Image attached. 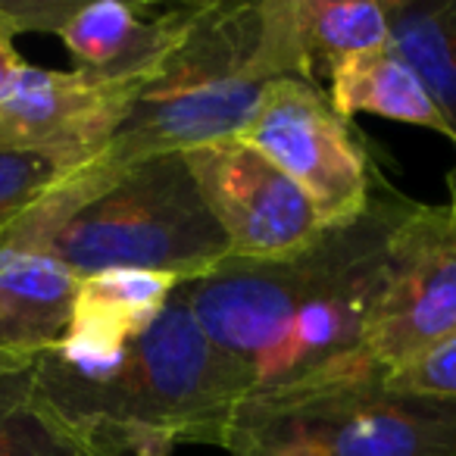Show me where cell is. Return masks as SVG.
Listing matches in <instances>:
<instances>
[{"instance_id": "7", "label": "cell", "mask_w": 456, "mask_h": 456, "mask_svg": "<svg viewBox=\"0 0 456 456\" xmlns=\"http://www.w3.org/2000/svg\"><path fill=\"white\" fill-rule=\"evenodd\" d=\"M456 331V209L416 203L391 241L362 366L391 375Z\"/></svg>"}, {"instance_id": "19", "label": "cell", "mask_w": 456, "mask_h": 456, "mask_svg": "<svg viewBox=\"0 0 456 456\" xmlns=\"http://www.w3.org/2000/svg\"><path fill=\"white\" fill-rule=\"evenodd\" d=\"M22 63H26V60L20 57V51H16V35L4 26V20H0V101L7 97L10 85H13L16 72L22 69Z\"/></svg>"}, {"instance_id": "18", "label": "cell", "mask_w": 456, "mask_h": 456, "mask_svg": "<svg viewBox=\"0 0 456 456\" xmlns=\"http://www.w3.org/2000/svg\"><path fill=\"white\" fill-rule=\"evenodd\" d=\"M385 385L403 394H419V397L456 400V331L406 362L403 369L385 375Z\"/></svg>"}, {"instance_id": "6", "label": "cell", "mask_w": 456, "mask_h": 456, "mask_svg": "<svg viewBox=\"0 0 456 456\" xmlns=\"http://www.w3.org/2000/svg\"><path fill=\"white\" fill-rule=\"evenodd\" d=\"M241 138L310 197L325 232L354 222L372 203L379 178L366 151L316 82H273Z\"/></svg>"}, {"instance_id": "1", "label": "cell", "mask_w": 456, "mask_h": 456, "mask_svg": "<svg viewBox=\"0 0 456 456\" xmlns=\"http://www.w3.org/2000/svg\"><path fill=\"white\" fill-rule=\"evenodd\" d=\"M279 78L313 82L291 0H200L175 47L141 82L116 138L38 207H76L128 166L241 138Z\"/></svg>"}, {"instance_id": "3", "label": "cell", "mask_w": 456, "mask_h": 456, "mask_svg": "<svg viewBox=\"0 0 456 456\" xmlns=\"http://www.w3.org/2000/svg\"><path fill=\"white\" fill-rule=\"evenodd\" d=\"M7 241L51 250L78 279L144 269L191 281L232 256L182 153L116 172L76 207H35Z\"/></svg>"}, {"instance_id": "20", "label": "cell", "mask_w": 456, "mask_h": 456, "mask_svg": "<svg viewBox=\"0 0 456 456\" xmlns=\"http://www.w3.org/2000/svg\"><path fill=\"white\" fill-rule=\"evenodd\" d=\"M447 188H450V207L456 209V163H453V169L447 172Z\"/></svg>"}, {"instance_id": "13", "label": "cell", "mask_w": 456, "mask_h": 456, "mask_svg": "<svg viewBox=\"0 0 456 456\" xmlns=\"http://www.w3.org/2000/svg\"><path fill=\"white\" fill-rule=\"evenodd\" d=\"M182 279L144 269H107L78 279L69 335L134 344L169 306Z\"/></svg>"}, {"instance_id": "14", "label": "cell", "mask_w": 456, "mask_h": 456, "mask_svg": "<svg viewBox=\"0 0 456 456\" xmlns=\"http://www.w3.org/2000/svg\"><path fill=\"white\" fill-rule=\"evenodd\" d=\"M387 47L422 78L456 147V0H391Z\"/></svg>"}, {"instance_id": "12", "label": "cell", "mask_w": 456, "mask_h": 456, "mask_svg": "<svg viewBox=\"0 0 456 456\" xmlns=\"http://www.w3.org/2000/svg\"><path fill=\"white\" fill-rule=\"evenodd\" d=\"M329 101L341 119L375 113L381 119L406 122L447 138L441 110L435 107L422 78L391 47L344 57L329 66Z\"/></svg>"}, {"instance_id": "4", "label": "cell", "mask_w": 456, "mask_h": 456, "mask_svg": "<svg viewBox=\"0 0 456 456\" xmlns=\"http://www.w3.org/2000/svg\"><path fill=\"white\" fill-rule=\"evenodd\" d=\"M412 209V197L379 178L366 213L319 238V273L281 341L256 369L254 394L304 391L372 375L362 366V341L385 285L391 241Z\"/></svg>"}, {"instance_id": "2", "label": "cell", "mask_w": 456, "mask_h": 456, "mask_svg": "<svg viewBox=\"0 0 456 456\" xmlns=\"http://www.w3.org/2000/svg\"><path fill=\"white\" fill-rule=\"evenodd\" d=\"M53 412L126 456H169L175 444L222 447L256 375L222 354L178 297L132 344L113 379L97 387H45Z\"/></svg>"}, {"instance_id": "15", "label": "cell", "mask_w": 456, "mask_h": 456, "mask_svg": "<svg viewBox=\"0 0 456 456\" xmlns=\"http://www.w3.org/2000/svg\"><path fill=\"white\" fill-rule=\"evenodd\" d=\"M0 456H126L66 422L41 400L35 375H0Z\"/></svg>"}, {"instance_id": "21", "label": "cell", "mask_w": 456, "mask_h": 456, "mask_svg": "<svg viewBox=\"0 0 456 456\" xmlns=\"http://www.w3.org/2000/svg\"><path fill=\"white\" fill-rule=\"evenodd\" d=\"M279 456H316V453H279Z\"/></svg>"}, {"instance_id": "11", "label": "cell", "mask_w": 456, "mask_h": 456, "mask_svg": "<svg viewBox=\"0 0 456 456\" xmlns=\"http://www.w3.org/2000/svg\"><path fill=\"white\" fill-rule=\"evenodd\" d=\"M78 275L51 250L0 244V375L28 372L69 331Z\"/></svg>"}, {"instance_id": "8", "label": "cell", "mask_w": 456, "mask_h": 456, "mask_svg": "<svg viewBox=\"0 0 456 456\" xmlns=\"http://www.w3.org/2000/svg\"><path fill=\"white\" fill-rule=\"evenodd\" d=\"M235 260H291L325 235L310 197L244 138L182 153Z\"/></svg>"}, {"instance_id": "10", "label": "cell", "mask_w": 456, "mask_h": 456, "mask_svg": "<svg viewBox=\"0 0 456 456\" xmlns=\"http://www.w3.org/2000/svg\"><path fill=\"white\" fill-rule=\"evenodd\" d=\"M197 4L147 7L119 0L69 4L57 26V38L72 57V69L91 78L126 82L147 78L188 28Z\"/></svg>"}, {"instance_id": "16", "label": "cell", "mask_w": 456, "mask_h": 456, "mask_svg": "<svg viewBox=\"0 0 456 456\" xmlns=\"http://www.w3.org/2000/svg\"><path fill=\"white\" fill-rule=\"evenodd\" d=\"M300 51L316 69L391 45V0H291Z\"/></svg>"}, {"instance_id": "9", "label": "cell", "mask_w": 456, "mask_h": 456, "mask_svg": "<svg viewBox=\"0 0 456 456\" xmlns=\"http://www.w3.org/2000/svg\"><path fill=\"white\" fill-rule=\"evenodd\" d=\"M141 82H107L78 69L22 63L0 101V151L53 159L72 175L116 138Z\"/></svg>"}, {"instance_id": "5", "label": "cell", "mask_w": 456, "mask_h": 456, "mask_svg": "<svg viewBox=\"0 0 456 456\" xmlns=\"http://www.w3.org/2000/svg\"><path fill=\"white\" fill-rule=\"evenodd\" d=\"M228 456H456V400L419 397L381 375L254 394L232 416Z\"/></svg>"}, {"instance_id": "17", "label": "cell", "mask_w": 456, "mask_h": 456, "mask_svg": "<svg viewBox=\"0 0 456 456\" xmlns=\"http://www.w3.org/2000/svg\"><path fill=\"white\" fill-rule=\"evenodd\" d=\"M66 178V169L35 153L0 151V244Z\"/></svg>"}]
</instances>
